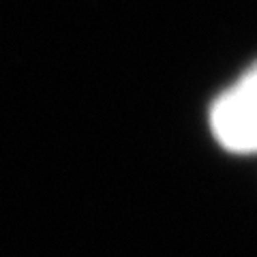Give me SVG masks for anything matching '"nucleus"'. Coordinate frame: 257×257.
Returning a JSON list of instances; mask_svg holds the SVG:
<instances>
[{
    "mask_svg": "<svg viewBox=\"0 0 257 257\" xmlns=\"http://www.w3.org/2000/svg\"><path fill=\"white\" fill-rule=\"evenodd\" d=\"M210 128L223 148L257 152V62L214 101Z\"/></svg>",
    "mask_w": 257,
    "mask_h": 257,
    "instance_id": "obj_1",
    "label": "nucleus"
}]
</instances>
